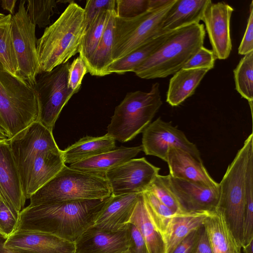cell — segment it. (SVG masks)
Wrapping results in <instances>:
<instances>
[{
    "label": "cell",
    "instance_id": "6da1fadb",
    "mask_svg": "<svg viewBox=\"0 0 253 253\" xmlns=\"http://www.w3.org/2000/svg\"><path fill=\"white\" fill-rule=\"evenodd\" d=\"M109 197L29 205L20 211L16 230L47 233L75 243L86 230L94 225Z\"/></svg>",
    "mask_w": 253,
    "mask_h": 253
},
{
    "label": "cell",
    "instance_id": "7a4b0ae2",
    "mask_svg": "<svg viewBox=\"0 0 253 253\" xmlns=\"http://www.w3.org/2000/svg\"><path fill=\"white\" fill-rule=\"evenodd\" d=\"M85 32L84 8L71 1L58 18L37 39L40 74L65 63L79 53Z\"/></svg>",
    "mask_w": 253,
    "mask_h": 253
},
{
    "label": "cell",
    "instance_id": "3957f363",
    "mask_svg": "<svg viewBox=\"0 0 253 253\" xmlns=\"http://www.w3.org/2000/svg\"><path fill=\"white\" fill-rule=\"evenodd\" d=\"M205 35L204 25L200 23L172 31L158 49L133 72L144 79L173 75L203 46Z\"/></svg>",
    "mask_w": 253,
    "mask_h": 253
},
{
    "label": "cell",
    "instance_id": "277c9868",
    "mask_svg": "<svg viewBox=\"0 0 253 253\" xmlns=\"http://www.w3.org/2000/svg\"><path fill=\"white\" fill-rule=\"evenodd\" d=\"M253 157V133L229 165L219 183V199L215 210L222 215L238 244L243 246V228L246 201V181L249 163Z\"/></svg>",
    "mask_w": 253,
    "mask_h": 253
},
{
    "label": "cell",
    "instance_id": "5b68a950",
    "mask_svg": "<svg viewBox=\"0 0 253 253\" xmlns=\"http://www.w3.org/2000/svg\"><path fill=\"white\" fill-rule=\"evenodd\" d=\"M38 114L34 88L6 71L0 62V127L7 138L37 121Z\"/></svg>",
    "mask_w": 253,
    "mask_h": 253
},
{
    "label": "cell",
    "instance_id": "8992f818",
    "mask_svg": "<svg viewBox=\"0 0 253 253\" xmlns=\"http://www.w3.org/2000/svg\"><path fill=\"white\" fill-rule=\"evenodd\" d=\"M105 177L65 165L49 181L30 198V205L104 199L111 196Z\"/></svg>",
    "mask_w": 253,
    "mask_h": 253
},
{
    "label": "cell",
    "instance_id": "52a82bcc",
    "mask_svg": "<svg viewBox=\"0 0 253 253\" xmlns=\"http://www.w3.org/2000/svg\"><path fill=\"white\" fill-rule=\"evenodd\" d=\"M162 104L158 83L153 84L149 92L127 93L115 108L107 134L121 142L132 140L150 124Z\"/></svg>",
    "mask_w": 253,
    "mask_h": 253
},
{
    "label": "cell",
    "instance_id": "ba28073f",
    "mask_svg": "<svg viewBox=\"0 0 253 253\" xmlns=\"http://www.w3.org/2000/svg\"><path fill=\"white\" fill-rule=\"evenodd\" d=\"M175 1L170 0L163 6L149 9L131 18H122L115 15L113 62L126 56L164 32L162 30L163 23Z\"/></svg>",
    "mask_w": 253,
    "mask_h": 253
},
{
    "label": "cell",
    "instance_id": "9c48e42d",
    "mask_svg": "<svg viewBox=\"0 0 253 253\" xmlns=\"http://www.w3.org/2000/svg\"><path fill=\"white\" fill-rule=\"evenodd\" d=\"M69 62L42 73L33 87L39 103L38 122L52 131L62 109L76 93L68 86Z\"/></svg>",
    "mask_w": 253,
    "mask_h": 253
},
{
    "label": "cell",
    "instance_id": "30bf717a",
    "mask_svg": "<svg viewBox=\"0 0 253 253\" xmlns=\"http://www.w3.org/2000/svg\"><path fill=\"white\" fill-rule=\"evenodd\" d=\"M21 0L17 12L12 15L11 31L13 46L18 65V76L34 87L40 74L37 49L36 26L31 22Z\"/></svg>",
    "mask_w": 253,
    "mask_h": 253
},
{
    "label": "cell",
    "instance_id": "8fae6325",
    "mask_svg": "<svg viewBox=\"0 0 253 253\" xmlns=\"http://www.w3.org/2000/svg\"><path fill=\"white\" fill-rule=\"evenodd\" d=\"M160 169L145 158H133L109 170L105 178L112 195L141 193L148 189Z\"/></svg>",
    "mask_w": 253,
    "mask_h": 253
},
{
    "label": "cell",
    "instance_id": "7c38bea8",
    "mask_svg": "<svg viewBox=\"0 0 253 253\" xmlns=\"http://www.w3.org/2000/svg\"><path fill=\"white\" fill-rule=\"evenodd\" d=\"M141 146L146 155L157 157L165 162L170 147L183 150L202 161L198 148L183 132L161 118L150 123L142 131Z\"/></svg>",
    "mask_w": 253,
    "mask_h": 253
},
{
    "label": "cell",
    "instance_id": "4fadbf2b",
    "mask_svg": "<svg viewBox=\"0 0 253 253\" xmlns=\"http://www.w3.org/2000/svg\"><path fill=\"white\" fill-rule=\"evenodd\" d=\"M8 139L20 177L38 155L60 150L52 131L38 121Z\"/></svg>",
    "mask_w": 253,
    "mask_h": 253
},
{
    "label": "cell",
    "instance_id": "5bb4252c",
    "mask_svg": "<svg viewBox=\"0 0 253 253\" xmlns=\"http://www.w3.org/2000/svg\"><path fill=\"white\" fill-rule=\"evenodd\" d=\"M162 179L173 195L183 212L211 211L216 209L219 188L208 187L174 178L161 175Z\"/></svg>",
    "mask_w": 253,
    "mask_h": 253
},
{
    "label": "cell",
    "instance_id": "9a60e30c",
    "mask_svg": "<svg viewBox=\"0 0 253 253\" xmlns=\"http://www.w3.org/2000/svg\"><path fill=\"white\" fill-rule=\"evenodd\" d=\"M234 8L224 2L211 1L203 13L202 21L205 23L212 50L219 60L227 59L232 50L230 20Z\"/></svg>",
    "mask_w": 253,
    "mask_h": 253
},
{
    "label": "cell",
    "instance_id": "2e32d148",
    "mask_svg": "<svg viewBox=\"0 0 253 253\" xmlns=\"http://www.w3.org/2000/svg\"><path fill=\"white\" fill-rule=\"evenodd\" d=\"M4 246L17 253H74L75 249V243L55 235L24 230H16Z\"/></svg>",
    "mask_w": 253,
    "mask_h": 253
},
{
    "label": "cell",
    "instance_id": "e0dca14e",
    "mask_svg": "<svg viewBox=\"0 0 253 253\" xmlns=\"http://www.w3.org/2000/svg\"><path fill=\"white\" fill-rule=\"evenodd\" d=\"M62 150L42 153L35 158L21 175L26 199L52 179L65 166Z\"/></svg>",
    "mask_w": 253,
    "mask_h": 253
},
{
    "label": "cell",
    "instance_id": "ac0fdd59",
    "mask_svg": "<svg viewBox=\"0 0 253 253\" xmlns=\"http://www.w3.org/2000/svg\"><path fill=\"white\" fill-rule=\"evenodd\" d=\"M74 253H126L130 248L128 226L124 230L111 232L92 225L76 241Z\"/></svg>",
    "mask_w": 253,
    "mask_h": 253
},
{
    "label": "cell",
    "instance_id": "d6986e66",
    "mask_svg": "<svg viewBox=\"0 0 253 253\" xmlns=\"http://www.w3.org/2000/svg\"><path fill=\"white\" fill-rule=\"evenodd\" d=\"M0 192L6 203L18 212L24 208L26 199L8 138L0 139Z\"/></svg>",
    "mask_w": 253,
    "mask_h": 253
},
{
    "label": "cell",
    "instance_id": "ffe728a7",
    "mask_svg": "<svg viewBox=\"0 0 253 253\" xmlns=\"http://www.w3.org/2000/svg\"><path fill=\"white\" fill-rule=\"evenodd\" d=\"M140 194L111 195L99 213L93 226L111 232L122 231L127 228Z\"/></svg>",
    "mask_w": 253,
    "mask_h": 253
},
{
    "label": "cell",
    "instance_id": "44dd1931",
    "mask_svg": "<svg viewBox=\"0 0 253 253\" xmlns=\"http://www.w3.org/2000/svg\"><path fill=\"white\" fill-rule=\"evenodd\" d=\"M166 162L171 176L208 187H218L210 175L203 161L179 148L170 147L168 151Z\"/></svg>",
    "mask_w": 253,
    "mask_h": 253
},
{
    "label": "cell",
    "instance_id": "7402d4cb",
    "mask_svg": "<svg viewBox=\"0 0 253 253\" xmlns=\"http://www.w3.org/2000/svg\"><path fill=\"white\" fill-rule=\"evenodd\" d=\"M142 151V146H121L83 161L71 164V168L92 175L105 177L109 170L133 159Z\"/></svg>",
    "mask_w": 253,
    "mask_h": 253
},
{
    "label": "cell",
    "instance_id": "603a6c76",
    "mask_svg": "<svg viewBox=\"0 0 253 253\" xmlns=\"http://www.w3.org/2000/svg\"><path fill=\"white\" fill-rule=\"evenodd\" d=\"M203 225L212 253H241L242 248L218 211H209Z\"/></svg>",
    "mask_w": 253,
    "mask_h": 253
},
{
    "label": "cell",
    "instance_id": "cb8c5ba5",
    "mask_svg": "<svg viewBox=\"0 0 253 253\" xmlns=\"http://www.w3.org/2000/svg\"><path fill=\"white\" fill-rule=\"evenodd\" d=\"M209 212L174 213L162 235L166 253H170L190 232L202 226Z\"/></svg>",
    "mask_w": 253,
    "mask_h": 253
},
{
    "label": "cell",
    "instance_id": "d4e9b609",
    "mask_svg": "<svg viewBox=\"0 0 253 253\" xmlns=\"http://www.w3.org/2000/svg\"><path fill=\"white\" fill-rule=\"evenodd\" d=\"M210 70L207 68H182L170 78L167 92V102L177 106L192 96L204 76Z\"/></svg>",
    "mask_w": 253,
    "mask_h": 253
},
{
    "label": "cell",
    "instance_id": "484cf974",
    "mask_svg": "<svg viewBox=\"0 0 253 253\" xmlns=\"http://www.w3.org/2000/svg\"><path fill=\"white\" fill-rule=\"evenodd\" d=\"M211 0H176L162 25V31H173L181 27L199 23Z\"/></svg>",
    "mask_w": 253,
    "mask_h": 253
},
{
    "label": "cell",
    "instance_id": "4316f807",
    "mask_svg": "<svg viewBox=\"0 0 253 253\" xmlns=\"http://www.w3.org/2000/svg\"><path fill=\"white\" fill-rule=\"evenodd\" d=\"M115 139L107 133L100 136H86L62 150L64 162L76 163L115 149Z\"/></svg>",
    "mask_w": 253,
    "mask_h": 253
},
{
    "label": "cell",
    "instance_id": "83f0119b",
    "mask_svg": "<svg viewBox=\"0 0 253 253\" xmlns=\"http://www.w3.org/2000/svg\"><path fill=\"white\" fill-rule=\"evenodd\" d=\"M128 223L142 234L149 253H166L164 240L149 216L143 193H140Z\"/></svg>",
    "mask_w": 253,
    "mask_h": 253
},
{
    "label": "cell",
    "instance_id": "f1b7e54d",
    "mask_svg": "<svg viewBox=\"0 0 253 253\" xmlns=\"http://www.w3.org/2000/svg\"><path fill=\"white\" fill-rule=\"evenodd\" d=\"M115 9L111 11L101 39L86 66L88 73L92 76L103 77L109 75L107 70L113 63Z\"/></svg>",
    "mask_w": 253,
    "mask_h": 253
},
{
    "label": "cell",
    "instance_id": "f546056e",
    "mask_svg": "<svg viewBox=\"0 0 253 253\" xmlns=\"http://www.w3.org/2000/svg\"><path fill=\"white\" fill-rule=\"evenodd\" d=\"M172 31H164L138 47L122 58L113 62L108 67L109 75L123 74L133 71L163 44Z\"/></svg>",
    "mask_w": 253,
    "mask_h": 253
},
{
    "label": "cell",
    "instance_id": "4dcf8cb0",
    "mask_svg": "<svg viewBox=\"0 0 253 253\" xmlns=\"http://www.w3.org/2000/svg\"><path fill=\"white\" fill-rule=\"evenodd\" d=\"M111 10L100 12L85 31L79 53V56L83 60L86 66L88 64L101 39Z\"/></svg>",
    "mask_w": 253,
    "mask_h": 253
},
{
    "label": "cell",
    "instance_id": "1f68e13d",
    "mask_svg": "<svg viewBox=\"0 0 253 253\" xmlns=\"http://www.w3.org/2000/svg\"><path fill=\"white\" fill-rule=\"evenodd\" d=\"M10 14L0 20V62L6 71L18 76V65L13 46Z\"/></svg>",
    "mask_w": 253,
    "mask_h": 253
},
{
    "label": "cell",
    "instance_id": "d6a6232c",
    "mask_svg": "<svg viewBox=\"0 0 253 253\" xmlns=\"http://www.w3.org/2000/svg\"><path fill=\"white\" fill-rule=\"evenodd\" d=\"M235 89L248 102L253 101V51L245 55L233 70Z\"/></svg>",
    "mask_w": 253,
    "mask_h": 253
},
{
    "label": "cell",
    "instance_id": "836d02e7",
    "mask_svg": "<svg viewBox=\"0 0 253 253\" xmlns=\"http://www.w3.org/2000/svg\"><path fill=\"white\" fill-rule=\"evenodd\" d=\"M143 194L151 220L162 235L174 213L151 191L146 190L143 192Z\"/></svg>",
    "mask_w": 253,
    "mask_h": 253
},
{
    "label": "cell",
    "instance_id": "e575fe53",
    "mask_svg": "<svg viewBox=\"0 0 253 253\" xmlns=\"http://www.w3.org/2000/svg\"><path fill=\"white\" fill-rule=\"evenodd\" d=\"M57 2L55 0H28L26 10L31 22L40 28L49 25Z\"/></svg>",
    "mask_w": 253,
    "mask_h": 253
},
{
    "label": "cell",
    "instance_id": "d590c367",
    "mask_svg": "<svg viewBox=\"0 0 253 253\" xmlns=\"http://www.w3.org/2000/svg\"><path fill=\"white\" fill-rule=\"evenodd\" d=\"M243 246L253 239V161L249 162L246 181V201L243 228Z\"/></svg>",
    "mask_w": 253,
    "mask_h": 253
},
{
    "label": "cell",
    "instance_id": "8d00e7d4",
    "mask_svg": "<svg viewBox=\"0 0 253 253\" xmlns=\"http://www.w3.org/2000/svg\"><path fill=\"white\" fill-rule=\"evenodd\" d=\"M19 214L6 203L0 192V235L6 239L16 231Z\"/></svg>",
    "mask_w": 253,
    "mask_h": 253
},
{
    "label": "cell",
    "instance_id": "74e56055",
    "mask_svg": "<svg viewBox=\"0 0 253 253\" xmlns=\"http://www.w3.org/2000/svg\"><path fill=\"white\" fill-rule=\"evenodd\" d=\"M149 9V0H116L115 12L120 18H133Z\"/></svg>",
    "mask_w": 253,
    "mask_h": 253
},
{
    "label": "cell",
    "instance_id": "f35d334b",
    "mask_svg": "<svg viewBox=\"0 0 253 253\" xmlns=\"http://www.w3.org/2000/svg\"><path fill=\"white\" fill-rule=\"evenodd\" d=\"M147 190L151 191L165 205L174 213L183 212L175 198L163 181L161 175L159 174Z\"/></svg>",
    "mask_w": 253,
    "mask_h": 253
},
{
    "label": "cell",
    "instance_id": "ab89813d",
    "mask_svg": "<svg viewBox=\"0 0 253 253\" xmlns=\"http://www.w3.org/2000/svg\"><path fill=\"white\" fill-rule=\"evenodd\" d=\"M116 0H87L84 8L85 31L90 26L97 15L103 10L115 9Z\"/></svg>",
    "mask_w": 253,
    "mask_h": 253
},
{
    "label": "cell",
    "instance_id": "60d3db41",
    "mask_svg": "<svg viewBox=\"0 0 253 253\" xmlns=\"http://www.w3.org/2000/svg\"><path fill=\"white\" fill-rule=\"evenodd\" d=\"M87 73V67L83 60L79 56L75 58L68 68V87L76 93L78 92L81 88L83 78Z\"/></svg>",
    "mask_w": 253,
    "mask_h": 253
},
{
    "label": "cell",
    "instance_id": "b9f144b4",
    "mask_svg": "<svg viewBox=\"0 0 253 253\" xmlns=\"http://www.w3.org/2000/svg\"><path fill=\"white\" fill-rule=\"evenodd\" d=\"M216 59L212 50L203 46L182 68H207L210 70L214 67Z\"/></svg>",
    "mask_w": 253,
    "mask_h": 253
},
{
    "label": "cell",
    "instance_id": "7bdbcfd3",
    "mask_svg": "<svg viewBox=\"0 0 253 253\" xmlns=\"http://www.w3.org/2000/svg\"><path fill=\"white\" fill-rule=\"evenodd\" d=\"M238 51L239 54L243 55L253 51V1L250 5V14L246 29Z\"/></svg>",
    "mask_w": 253,
    "mask_h": 253
},
{
    "label": "cell",
    "instance_id": "ee69618b",
    "mask_svg": "<svg viewBox=\"0 0 253 253\" xmlns=\"http://www.w3.org/2000/svg\"><path fill=\"white\" fill-rule=\"evenodd\" d=\"M128 229L130 239L129 250L131 253H149L145 241L138 229L129 223Z\"/></svg>",
    "mask_w": 253,
    "mask_h": 253
},
{
    "label": "cell",
    "instance_id": "f6af8a7d",
    "mask_svg": "<svg viewBox=\"0 0 253 253\" xmlns=\"http://www.w3.org/2000/svg\"><path fill=\"white\" fill-rule=\"evenodd\" d=\"M201 227L190 232L170 253H192L198 242Z\"/></svg>",
    "mask_w": 253,
    "mask_h": 253
},
{
    "label": "cell",
    "instance_id": "bcb514c9",
    "mask_svg": "<svg viewBox=\"0 0 253 253\" xmlns=\"http://www.w3.org/2000/svg\"><path fill=\"white\" fill-rule=\"evenodd\" d=\"M192 253H212L204 225L201 227L199 237Z\"/></svg>",
    "mask_w": 253,
    "mask_h": 253
},
{
    "label": "cell",
    "instance_id": "7dc6e473",
    "mask_svg": "<svg viewBox=\"0 0 253 253\" xmlns=\"http://www.w3.org/2000/svg\"><path fill=\"white\" fill-rule=\"evenodd\" d=\"M16 1L15 0H2L1 1V6L3 9L9 11L12 15L14 12Z\"/></svg>",
    "mask_w": 253,
    "mask_h": 253
},
{
    "label": "cell",
    "instance_id": "c3c4849f",
    "mask_svg": "<svg viewBox=\"0 0 253 253\" xmlns=\"http://www.w3.org/2000/svg\"><path fill=\"white\" fill-rule=\"evenodd\" d=\"M6 239L0 235V253H17L5 248L4 243Z\"/></svg>",
    "mask_w": 253,
    "mask_h": 253
},
{
    "label": "cell",
    "instance_id": "681fc988",
    "mask_svg": "<svg viewBox=\"0 0 253 253\" xmlns=\"http://www.w3.org/2000/svg\"><path fill=\"white\" fill-rule=\"evenodd\" d=\"M242 248L244 253H253V239Z\"/></svg>",
    "mask_w": 253,
    "mask_h": 253
},
{
    "label": "cell",
    "instance_id": "f907efd6",
    "mask_svg": "<svg viewBox=\"0 0 253 253\" xmlns=\"http://www.w3.org/2000/svg\"><path fill=\"white\" fill-rule=\"evenodd\" d=\"M7 138L4 131L0 127V139Z\"/></svg>",
    "mask_w": 253,
    "mask_h": 253
},
{
    "label": "cell",
    "instance_id": "816d5d0a",
    "mask_svg": "<svg viewBox=\"0 0 253 253\" xmlns=\"http://www.w3.org/2000/svg\"><path fill=\"white\" fill-rule=\"evenodd\" d=\"M5 16V15L0 13V20L2 18H3Z\"/></svg>",
    "mask_w": 253,
    "mask_h": 253
},
{
    "label": "cell",
    "instance_id": "f5cc1de1",
    "mask_svg": "<svg viewBox=\"0 0 253 253\" xmlns=\"http://www.w3.org/2000/svg\"><path fill=\"white\" fill-rule=\"evenodd\" d=\"M126 253H131L130 250H129L128 251H127Z\"/></svg>",
    "mask_w": 253,
    "mask_h": 253
}]
</instances>
